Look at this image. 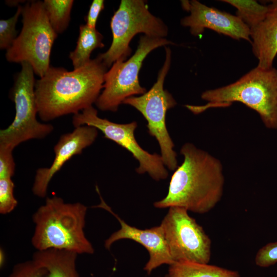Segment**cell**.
Listing matches in <instances>:
<instances>
[{
    "mask_svg": "<svg viewBox=\"0 0 277 277\" xmlns=\"http://www.w3.org/2000/svg\"><path fill=\"white\" fill-rule=\"evenodd\" d=\"M107 67L98 57L79 68L68 71L50 66L35 84L38 115L49 122L77 114L95 103L104 87Z\"/></svg>",
    "mask_w": 277,
    "mask_h": 277,
    "instance_id": "1",
    "label": "cell"
},
{
    "mask_svg": "<svg viewBox=\"0 0 277 277\" xmlns=\"http://www.w3.org/2000/svg\"><path fill=\"white\" fill-rule=\"evenodd\" d=\"M182 164L172 175L167 195L154 203L157 208L178 207L188 211L204 214L221 201L225 179L222 162L191 143L180 150Z\"/></svg>",
    "mask_w": 277,
    "mask_h": 277,
    "instance_id": "2",
    "label": "cell"
},
{
    "mask_svg": "<svg viewBox=\"0 0 277 277\" xmlns=\"http://www.w3.org/2000/svg\"><path fill=\"white\" fill-rule=\"evenodd\" d=\"M87 211L81 203H66L56 195L47 197L32 216L33 246L37 251L57 249L93 254L94 249L84 231Z\"/></svg>",
    "mask_w": 277,
    "mask_h": 277,
    "instance_id": "3",
    "label": "cell"
},
{
    "mask_svg": "<svg viewBox=\"0 0 277 277\" xmlns=\"http://www.w3.org/2000/svg\"><path fill=\"white\" fill-rule=\"evenodd\" d=\"M201 98L208 103L185 107L197 114L209 108L240 102L255 111L267 128L277 129V69L273 67L257 66L232 84L204 91Z\"/></svg>",
    "mask_w": 277,
    "mask_h": 277,
    "instance_id": "4",
    "label": "cell"
},
{
    "mask_svg": "<svg viewBox=\"0 0 277 277\" xmlns=\"http://www.w3.org/2000/svg\"><path fill=\"white\" fill-rule=\"evenodd\" d=\"M23 26L11 46L6 50L11 63H29L40 77L49 67L52 47L57 34L49 21L43 2L31 1L22 6Z\"/></svg>",
    "mask_w": 277,
    "mask_h": 277,
    "instance_id": "5",
    "label": "cell"
},
{
    "mask_svg": "<svg viewBox=\"0 0 277 277\" xmlns=\"http://www.w3.org/2000/svg\"><path fill=\"white\" fill-rule=\"evenodd\" d=\"M21 65V70L15 75L9 93L15 105L14 118L9 126L0 130V146L12 150L26 141L43 139L53 130L52 125L37 121L34 72L29 63Z\"/></svg>",
    "mask_w": 277,
    "mask_h": 277,
    "instance_id": "6",
    "label": "cell"
},
{
    "mask_svg": "<svg viewBox=\"0 0 277 277\" xmlns=\"http://www.w3.org/2000/svg\"><path fill=\"white\" fill-rule=\"evenodd\" d=\"M110 28L111 46L97 56L107 68L120 59L125 60L130 55L129 44L137 34L160 38H165L168 34L167 26L150 13L143 0H122L111 17Z\"/></svg>",
    "mask_w": 277,
    "mask_h": 277,
    "instance_id": "7",
    "label": "cell"
},
{
    "mask_svg": "<svg viewBox=\"0 0 277 277\" xmlns=\"http://www.w3.org/2000/svg\"><path fill=\"white\" fill-rule=\"evenodd\" d=\"M166 57L159 71L157 81L152 88L140 96L126 98L123 104L137 110L147 121L148 133L157 140L161 149L163 163L170 170L174 171L177 166L176 153L174 143L169 135L166 124L167 111L176 105L172 95L164 89L165 77L170 69L171 51L165 46Z\"/></svg>",
    "mask_w": 277,
    "mask_h": 277,
    "instance_id": "8",
    "label": "cell"
},
{
    "mask_svg": "<svg viewBox=\"0 0 277 277\" xmlns=\"http://www.w3.org/2000/svg\"><path fill=\"white\" fill-rule=\"evenodd\" d=\"M170 44H174L165 38L141 36L134 54L126 61H116L105 73L104 89L95 103L97 108L115 112L126 98L144 94L146 89L138 80L144 59L153 50Z\"/></svg>",
    "mask_w": 277,
    "mask_h": 277,
    "instance_id": "9",
    "label": "cell"
},
{
    "mask_svg": "<svg viewBox=\"0 0 277 277\" xmlns=\"http://www.w3.org/2000/svg\"><path fill=\"white\" fill-rule=\"evenodd\" d=\"M188 212L183 208L170 207L160 224L170 255L174 263L208 264L211 241Z\"/></svg>",
    "mask_w": 277,
    "mask_h": 277,
    "instance_id": "10",
    "label": "cell"
},
{
    "mask_svg": "<svg viewBox=\"0 0 277 277\" xmlns=\"http://www.w3.org/2000/svg\"><path fill=\"white\" fill-rule=\"evenodd\" d=\"M72 123L74 127H93L103 133L104 137L110 140L129 151L138 162L136 168L138 174L147 173L153 180L166 179L168 172L161 155L150 153L143 149L137 142L134 131L137 126L135 121L127 124H118L100 117L97 111L92 106L73 115Z\"/></svg>",
    "mask_w": 277,
    "mask_h": 277,
    "instance_id": "11",
    "label": "cell"
},
{
    "mask_svg": "<svg viewBox=\"0 0 277 277\" xmlns=\"http://www.w3.org/2000/svg\"><path fill=\"white\" fill-rule=\"evenodd\" d=\"M182 5L190 15L183 18L181 24L189 27L192 35L200 36L207 28L234 39H243L251 43L249 28L235 15L207 6L196 0L182 1Z\"/></svg>",
    "mask_w": 277,
    "mask_h": 277,
    "instance_id": "12",
    "label": "cell"
},
{
    "mask_svg": "<svg viewBox=\"0 0 277 277\" xmlns=\"http://www.w3.org/2000/svg\"><path fill=\"white\" fill-rule=\"evenodd\" d=\"M96 190L100 195L101 203L93 207L106 210L114 215L121 225V228L105 240L104 246L106 249L109 250L114 242L122 239L131 240L141 244L147 250L149 254V260L144 268L148 274L162 265H170L174 263L160 225L149 229H141L127 224L105 203L97 186Z\"/></svg>",
    "mask_w": 277,
    "mask_h": 277,
    "instance_id": "13",
    "label": "cell"
},
{
    "mask_svg": "<svg viewBox=\"0 0 277 277\" xmlns=\"http://www.w3.org/2000/svg\"><path fill=\"white\" fill-rule=\"evenodd\" d=\"M98 135V130L91 126L75 127L71 132L62 135L54 147V158L49 167L38 168L35 173L32 190L39 197L46 196L50 182L63 165L73 156L81 154L92 145Z\"/></svg>",
    "mask_w": 277,
    "mask_h": 277,
    "instance_id": "14",
    "label": "cell"
},
{
    "mask_svg": "<svg viewBox=\"0 0 277 277\" xmlns=\"http://www.w3.org/2000/svg\"><path fill=\"white\" fill-rule=\"evenodd\" d=\"M265 18L250 30L252 52L258 60V66L269 69L273 67L277 54V0L268 5Z\"/></svg>",
    "mask_w": 277,
    "mask_h": 277,
    "instance_id": "15",
    "label": "cell"
},
{
    "mask_svg": "<svg viewBox=\"0 0 277 277\" xmlns=\"http://www.w3.org/2000/svg\"><path fill=\"white\" fill-rule=\"evenodd\" d=\"M77 255L65 250L48 249L36 251L32 260L46 269L43 277H80L76 266Z\"/></svg>",
    "mask_w": 277,
    "mask_h": 277,
    "instance_id": "16",
    "label": "cell"
},
{
    "mask_svg": "<svg viewBox=\"0 0 277 277\" xmlns=\"http://www.w3.org/2000/svg\"><path fill=\"white\" fill-rule=\"evenodd\" d=\"M103 38V35L96 28H91L86 24L80 26L76 46L69 54L74 69L89 63L91 53L94 49L104 47Z\"/></svg>",
    "mask_w": 277,
    "mask_h": 277,
    "instance_id": "17",
    "label": "cell"
},
{
    "mask_svg": "<svg viewBox=\"0 0 277 277\" xmlns=\"http://www.w3.org/2000/svg\"><path fill=\"white\" fill-rule=\"evenodd\" d=\"M169 277H240L235 270L208 264L194 262H175L168 270Z\"/></svg>",
    "mask_w": 277,
    "mask_h": 277,
    "instance_id": "18",
    "label": "cell"
},
{
    "mask_svg": "<svg viewBox=\"0 0 277 277\" xmlns=\"http://www.w3.org/2000/svg\"><path fill=\"white\" fill-rule=\"evenodd\" d=\"M73 0H44L43 4L51 26L58 34L68 27Z\"/></svg>",
    "mask_w": 277,
    "mask_h": 277,
    "instance_id": "19",
    "label": "cell"
},
{
    "mask_svg": "<svg viewBox=\"0 0 277 277\" xmlns=\"http://www.w3.org/2000/svg\"><path fill=\"white\" fill-rule=\"evenodd\" d=\"M236 9L237 16L250 29L258 25L265 18L268 10V5L259 4L253 0H223Z\"/></svg>",
    "mask_w": 277,
    "mask_h": 277,
    "instance_id": "20",
    "label": "cell"
},
{
    "mask_svg": "<svg viewBox=\"0 0 277 277\" xmlns=\"http://www.w3.org/2000/svg\"><path fill=\"white\" fill-rule=\"evenodd\" d=\"M15 13L11 17L0 21V48H9L17 36L15 29L16 25L19 16L22 14V6H17Z\"/></svg>",
    "mask_w": 277,
    "mask_h": 277,
    "instance_id": "21",
    "label": "cell"
},
{
    "mask_svg": "<svg viewBox=\"0 0 277 277\" xmlns=\"http://www.w3.org/2000/svg\"><path fill=\"white\" fill-rule=\"evenodd\" d=\"M14 184L11 178L0 179V213L12 212L17 205L14 195Z\"/></svg>",
    "mask_w": 277,
    "mask_h": 277,
    "instance_id": "22",
    "label": "cell"
},
{
    "mask_svg": "<svg viewBox=\"0 0 277 277\" xmlns=\"http://www.w3.org/2000/svg\"><path fill=\"white\" fill-rule=\"evenodd\" d=\"M46 273L45 268L31 260L16 264L8 277H43Z\"/></svg>",
    "mask_w": 277,
    "mask_h": 277,
    "instance_id": "23",
    "label": "cell"
},
{
    "mask_svg": "<svg viewBox=\"0 0 277 277\" xmlns=\"http://www.w3.org/2000/svg\"><path fill=\"white\" fill-rule=\"evenodd\" d=\"M277 263V242L269 243L261 248L255 257V264L265 268Z\"/></svg>",
    "mask_w": 277,
    "mask_h": 277,
    "instance_id": "24",
    "label": "cell"
},
{
    "mask_svg": "<svg viewBox=\"0 0 277 277\" xmlns=\"http://www.w3.org/2000/svg\"><path fill=\"white\" fill-rule=\"evenodd\" d=\"M13 150L0 146V179L11 178L15 173Z\"/></svg>",
    "mask_w": 277,
    "mask_h": 277,
    "instance_id": "25",
    "label": "cell"
},
{
    "mask_svg": "<svg viewBox=\"0 0 277 277\" xmlns=\"http://www.w3.org/2000/svg\"><path fill=\"white\" fill-rule=\"evenodd\" d=\"M104 8V1L103 0H94L92 1L85 17L86 25L92 28H96V24L98 16Z\"/></svg>",
    "mask_w": 277,
    "mask_h": 277,
    "instance_id": "26",
    "label": "cell"
},
{
    "mask_svg": "<svg viewBox=\"0 0 277 277\" xmlns=\"http://www.w3.org/2000/svg\"><path fill=\"white\" fill-rule=\"evenodd\" d=\"M164 277H169L168 274L166 275Z\"/></svg>",
    "mask_w": 277,
    "mask_h": 277,
    "instance_id": "27",
    "label": "cell"
}]
</instances>
